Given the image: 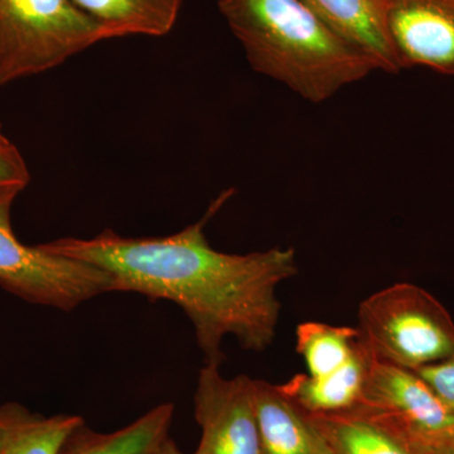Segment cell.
<instances>
[{
    "label": "cell",
    "instance_id": "5bb4252c",
    "mask_svg": "<svg viewBox=\"0 0 454 454\" xmlns=\"http://www.w3.org/2000/svg\"><path fill=\"white\" fill-rule=\"evenodd\" d=\"M175 405L163 403L112 433H100L82 424L66 441L61 454H152L169 437Z\"/></svg>",
    "mask_w": 454,
    "mask_h": 454
},
{
    "label": "cell",
    "instance_id": "8fae6325",
    "mask_svg": "<svg viewBox=\"0 0 454 454\" xmlns=\"http://www.w3.org/2000/svg\"><path fill=\"white\" fill-rule=\"evenodd\" d=\"M340 35L372 57L378 68L403 70L385 26L380 0H303Z\"/></svg>",
    "mask_w": 454,
    "mask_h": 454
},
{
    "label": "cell",
    "instance_id": "d6986e66",
    "mask_svg": "<svg viewBox=\"0 0 454 454\" xmlns=\"http://www.w3.org/2000/svg\"><path fill=\"white\" fill-rule=\"evenodd\" d=\"M152 454H184L172 438L167 437Z\"/></svg>",
    "mask_w": 454,
    "mask_h": 454
},
{
    "label": "cell",
    "instance_id": "7c38bea8",
    "mask_svg": "<svg viewBox=\"0 0 454 454\" xmlns=\"http://www.w3.org/2000/svg\"><path fill=\"white\" fill-rule=\"evenodd\" d=\"M103 28L106 41L163 37L175 28L184 0H73Z\"/></svg>",
    "mask_w": 454,
    "mask_h": 454
},
{
    "label": "cell",
    "instance_id": "8992f818",
    "mask_svg": "<svg viewBox=\"0 0 454 454\" xmlns=\"http://www.w3.org/2000/svg\"><path fill=\"white\" fill-rule=\"evenodd\" d=\"M364 409L399 433L420 454H437L454 438V414L411 370L373 357Z\"/></svg>",
    "mask_w": 454,
    "mask_h": 454
},
{
    "label": "cell",
    "instance_id": "44dd1931",
    "mask_svg": "<svg viewBox=\"0 0 454 454\" xmlns=\"http://www.w3.org/2000/svg\"><path fill=\"white\" fill-rule=\"evenodd\" d=\"M9 139L4 136V131H3L2 121H0V143H7Z\"/></svg>",
    "mask_w": 454,
    "mask_h": 454
},
{
    "label": "cell",
    "instance_id": "4fadbf2b",
    "mask_svg": "<svg viewBox=\"0 0 454 454\" xmlns=\"http://www.w3.org/2000/svg\"><path fill=\"white\" fill-rule=\"evenodd\" d=\"M309 417L333 454H420L399 433L364 409Z\"/></svg>",
    "mask_w": 454,
    "mask_h": 454
},
{
    "label": "cell",
    "instance_id": "e0dca14e",
    "mask_svg": "<svg viewBox=\"0 0 454 454\" xmlns=\"http://www.w3.org/2000/svg\"><path fill=\"white\" fill-rule=\"evenodd\" d=\"M438 399L454 414V356L415 370Z\"/></svg>",
    "mask_w": 454,
    "mask_h": 454
},
{
    "label": "cell",
    "instance_id": "2e32d148",
    "mask_svg": "<svg viewBox=\"0 0 454 454\" xmlns=\"http://www.w3.org/2000/svg\"><path fill=\"white\" fill-rule=\"evenodd\" d=\"M297 352L306 363L309 375L336 372L354 356L360 343L357 328L321 322H304L297 327Z\"/></svg>",
    "mask_w": 454,
    "mask_h": 454
},
{
    "label": "cell",
    "instance_id": "ffe728a7",
    "mask_svg": "<svg viewBox=\"0 0 454 454\" xmlns=\"http://www.w3.org/2000/svg\"><path fill=\"white\" fill-rule=\"evenodd\" d=\"M437 454H454V438L444 444V446L438 450Z\"/></svg>",
    "mask_w": 454,
    "mask_h": 454
},
{
    "label": "cell",
    "instance_id": "7a4b0ae2",
    "mask_svg": "<svg viewBox=\"0 0 454 454\" xmlns=\"http://www.w3.org/2000/svg\"><path fill=\"white\" fill-rule=\"evenodd\" d=\"M219 9L254 71L310 103H324L379 70L303 0H219Z\"/></svg>",
    "mask_w": 454,
    "mask_h": 454
},
{
    "label": "cell",
    "instance_id": "9c48e42d",
    "mask_svg": "<svg viewBox=\"0 0 454 454\" xmlns=\"http://www.w3.org/2000/svg\"><path fill=\"white\" fill-rule=\"evenodd\" d=\"M254 404L262 454H333L309 414L278 385L254 380Z\"/></svg>",
    "mask_w": 454,
    "mask_h": 454
},
{
    "label": "cell",
    "instance_id": "5b68a950",
    "mask_svg": "<svg viewBox=\"0 0 454 454\" xmlns=\"http://www.w3.org/2000/svg\"><path fill=\"white\" fill-rule=\"evenodd\" d=\"M26 187H0V286L20 300L70 312L82 303L114 293L103 269L23 244L12 226V208Z\"/></svg>",
    "mask_w": 454,
    "mask_h": 454
},
{
    "label": "cell",
    "instance_id": "277c9868",
    "mask_svg": "<svg viewBox=\"0 0 454 454\" xmlns=\"http://www.w3.org/2000/svg\"><path fill=\"white\" fill-rule=\"evenodd\" d=\"M106 41L73 0H0V86L64 65Z\"/></svg>",
    "mask_w": 454,
    "mask_h": 454
},
{
    "label": "cell",
    "instance_id": "52a82bcc",
    "mask_svg": "<svg viewBox=\"0 0 454 454\" xmlns=\"http://www.w3.org/2000/svg\"><path fill=\"white\" fill-rule=\"evenodd\" d=\"M201 439L193 454H262L254 404V380L223 378L219 365L205 364L195 394Z\"/></svg>",
    "mask_w": 454,
    "mask_h": 454
},
{
    "label": "cell",
    "instance_id": "3957f363",
    "mask_svg": "<svg viewBox=\"0 0 454 454\" xmlns=\"http://www.w3.org/2000/svg\"><path fill=\"white\" fill-rule=\"evenodd\" d=\"M358 333L376 360L415 370L454 356V321L420 286L397 283L358 309Z\"/></svg>",
    "mask_w": 454,
    "mask_h": 454
},
{
    "label": "cell",
    "instance_id": "ba28073f",
    "mask_svg": "<svg viewBox=\"0 0 454 454\" xmlns=\"http://www.w3.org/2000/svg\"><path fill=\"white\" fill-rule=\"evenodd\" d=\"M391 44L404 68L454 76V0H380Z\"/></svg>",
    "mask_w": 454,
    "mask_h": 454
},
{
    "label": "cell",
    "instance_id": "6da1fadb",
    "mask_svg": "<svg viewBox=\"0 0 454 454\" xmlns=\"http://www.w3.org/2000/svg\"><path fill=\"white\" fill-rule=\"evenodd\" d=\"M230 195L221 193L201 220L176 234L125 238L107 229L91 239L38 245L103 269L113 278L114 292L177 304L195 328L206 364L221 366L226 337L234 336L247 351L262 352L273 343L280 315L278 286L298 273L292 247L241 255L211 247L206 223Z\"/></svg>",
    "mask_w": 454,
    "mask_h": 454
},
{
    "label": "cell",
    "instance_id": "9a60e30c",
    "mask_svg": "<svg viewBox=\"0 0 454 454\" xmlns=\"http://www.w3.org/2000/svg\"><path fill=\"white\" fill-rule=\"evenodd\" d=\"M80 415L33 413L20 403L0 406V454H61L83 424Z\"/></svg>",
    "mask_w": 454,
    "mask_h": 454
},
{
    "label": "cell",
    "instance_id": "ac0fdd59",
    "mask_svg": "<svg viewBox=\"0 0 454 454\" xmlns=\"http://www.w3.org/2000/svg\"><path fill=\"white\" fill-rule=\"evenodd\" d=\"M31 182L28 167L23 155L16 145L0 143V187L18 186L27 187Z\"/></svg>",
    "mask_w": 454,
    "mask_h": 454
},
{
    "label": "cell",
    "instance_id": "30bf717a",
    "mask_svg": "<svg viewBox=\"0 0 454 454\" xmlns=\"http://www.w3.org/2000/svg\"><path fill=\"white\" fill-rule=\"evenodd\" d=\"M372 360V352L360 340L354 356L336 372L324 376L298 373L278 387L304 413H345L360 406Z\"/></svg>",
    "mask_w": 454,
    "mask_h": 454
}]
</instances>
